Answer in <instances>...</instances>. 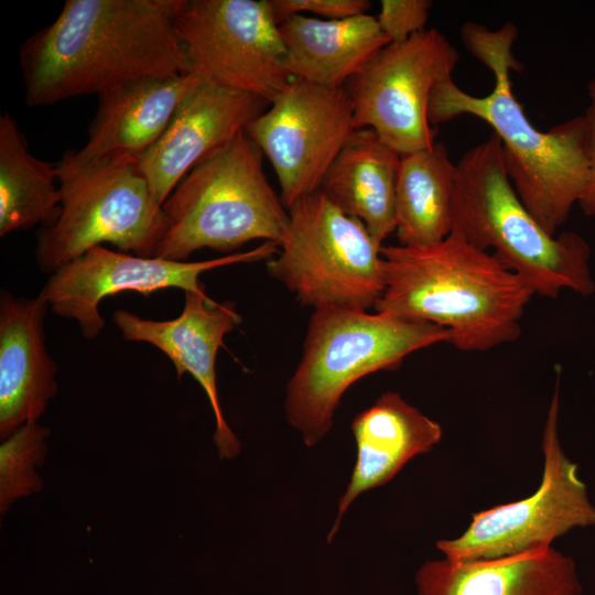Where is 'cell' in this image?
Masks as SVG:
<instances>
[{
  "mask_svg": "<svg viewBox=\"0 0 595 595\" xmlns=\"http://www.w3.org/2000/svg\"><path fill=\"white\" fill-rule=\"evenodd\" d=\"M185 0H67L20 48L25 102L101 95L147 77L190 73L176 26Z\"/></svg>",
  "mask_w": 595,
  "mask_h": 595,
  "instance_id": "6da1fadb",
  "label": "cell"
},
{
  "mask_svg": "<svg viewBox=\"0 0 595 595\" xmlns=\"http://www.w3.org/2000/svg\"><path fill=\"white\" fill-rule=\"evenodd\" d=\"M465 47L494 75V88L484 96L461 89L452 76L431 90V126L462 115L475 116L493 128L502 147L508 176L524 206L551 235L570 216L585 190L588 171V122L585 115L540 131L516 99L510 74L522 69L512 45L518 30L511 22L498 30L466 22L461 30Z\"/></svg>",
  "mask_w": 595,
  "mask_h": 595,
  "instance_id": "7a4b0ae2",
  "label": "cell"
},
{
  "mask_svg": "<svg viewBox=\"0 0 595 595\" xmlns=\"http://www.w3.org/2000/svg\"><path fill=\"white\" fill-rule=\"evenodd\" d=\"M380 256L385 290L377 313L442 326L463 351H486L520 337L534 292L458 231L431 246H382Z\"/></svg>",
  "mask_w": 595,
  "mask_h": 595,
  "instance_id": "3957f363",
  "label": "cell"
},
{
  "mask_svg": "<svg viewBox=\"0 0 595 595\" xmlns=\"http://www.w3.org/2000/svg\"><path fill=\"white\" fill-rule=\"evenodd\" d=\"M453 229L488 251L542 298L562 290L582 296L595 291L591 247L574 231L549 234L518 196L505 165L499 138L491 133L456 163Z\"/></svg>",
  "mask_w": 595,
  "mask_h": 595,
  "instance_id": "277c9868",
  "label": "cell"
},
{
  "mask_svg": "<svg viewBox=\"0 0 595 595\" xmlns=\"http://www.w3.org/2000/svg\"><path fill=\"white\" fill-rule=\"evenodd\" d=\"M450 338L447 329L424 321L357 310L314 311L301 360L286 387L288 422L309 447L317 444L354 382L394 370L408 355Z\"/></svg>",
  "mask_w": 595,
  "mask_h": 595,
  "instance_id": "5b68a950",
  "label": "cell"
},
{
  "mask_svg": "<svg viewBox=\"0 0 595 595\" xmlns=\"http://www.w3.org/2000/svg\"><path fill=\"white\" fill-rule=\"evenodd\" d=\"M261 156L242 130L196 165L162 205L165 232L154 257L186 261L203 248L230 255L257 239L279 246L289 214L266 177Z\"/></svg>",
  "mask_w": 595,
  "mask_h": 595,
  "instance_id": "8992f818",
  "label": "cell"
},
{
  "mask_svg": "<svg viewBox=\"0 0 595 595\" xmlns=\"http://www.w3.org/2000/svg\"><path fill=\"white\" fill-rule=\"evenodd\" d=\"M138 161L109 156L75 165L62 158L56 163L61 212L52 225L41 228L35 247L43 272L51 274L102 244L154 257L165 219Z\"/></svg>",
  "mask_w": 595,
  "mask_h": 595,
  "instance_id": "52a82bcc",
  "label": "cell"
},
{
  "mask_svg": "<svg viewBox=\"0 0 595 595\" xmlns=\"http://www.w3.org/2000/svg\"><path fill=\"white\" fill-rule=\"evenodd\" d=\"M269 274L303 306L367 311L385 290L380 248L364 223L320 190L293 204Z\"/></svg>",
  "mask_w": 595,
  "mask_h": 595,
  "instance_id": "ba28073f",
  "label": "cell"
},
{
  "mask_svg": "<svg viewBox=\"0 0 595 595\" xmlns=\"http://www.w3.org/2000/svg\"><path fill=\"white\" fill-rule=\"evenodd\" d=\"M559 376L543 429L539 488L526 498L474 512L462 534L436 542L444 558L489 560L541 551L574 529L595 527V505L559 439Z\"/></svg>",
  "mask_w": 595,
  "mask_h": 595,
  "instance_id": "9c48e42d",
  "label": "cell"
},
{
  "mask_svg": "<svg viewBox=\"0 0 595 595\" xmlns=\"http://www.w3.org/2000/svg\"><path fill=\"white\" fill-rule=\"evenodd\" d=\"M176 26L203 80L271 102L293 79L268 0H185Z\"/></svg>",
  "mask_w": 595,
  "mask_h": 595,
  "instance_id": "30bf717a",
  "label": "cell"
},
{
  "mask_svg": "<svg viewBox=\"0 0 595 595\" xmlns=\"http://www.w3.org/2000/svg\"><path fill=\"white\" fill-rule=\"evenodd\" d=\"M456 48L436 29L381 48L345 85L355 129H372L400 155L431 149L437 130L428 119L434 85L452 76Z\"/></svg>",
  "mask_w": 595,
  "mask_h": 595,
  "instance_id": "8fae6325",
  "label": "cell"
},
{
  "mask_svg": "<svg viewBox=\"0 0 595 595\" xmlns=\"http://www.w3.org/2000/svg\"><path fill=\"white\" fill-rule=\"evenodd\" d=\"M245 130L271 162L280 199L289 209L321 190L355 130L354 108L345 87L327 88L293 78Z\"/></svg>",
  "mask_w": 595,
  "mask_h": 595,
  "instance_id": "7c38bea8",
  "label": "cell"
},
{
  "mask_svg": "<svg viewBox=\"0 0 595 595\" xmlns=\"http://www.w3.org/2000/svg\"><path fill=\"white\" fill-rule=\"evenodd\" d=\"M279 246L264 241L256 248L203 261L141 257L96 246L50 274L40 294L56 315L75 320L82 335L95 339L105 327L99 304L125 291L144 296L165 289L205 292L199 277L209 270L269 260Z\"/></svg>",
  "mask_w": 595,
  "mask_h": 595,
  "instance_id": "4fadbf2b",
  "label": "cell"
},
{
  "mask_svg": "<svg viewBox=\"0 0 595 595\" xmlns=\"http://www.w3.org/2000/svg\"><path fill=\"white\" fill-rule=\"evenodd\" d=\"M268 105L256 95L201 78L162 136L138 161L158 204L162 206L196 165L226 147Z\"/></svg>",
  "mask_w": 595,
  "mask_h": 595,
  "instance_id": "5bb4252c",
  "label": "cell"
},
{
  "mask_svg": "<svg viewBox=\"0 0 595 595\" xmlns=\"http://www.w3.org/2000/svg\"><path fill=\"white\" fill-rule=\"evenodd\" d=\"M181 314L173 320L142 318L118 310L112 320L125 339L149 343L173 363L177 378L188 372L204 389L215 415L214 443L220 459L239 454L240 442L225 420L216 382V357L225 347L224 336L241 323L235 303H217L205 292H184Z\"/></svg>",
  "mask_w": 595,
  "mask_h": 595,
  "instance_id": "9a60e30c",
  "label": "cell"
},
{
  "mask_svg": "<svg viewBox=\"0 0 595 595\" xmlns=\"http://www.w3.org/2000/svg\"><path fill=\"white\" fill-rule=\"evenodd\" d=\"M48 305L36 298L0 294V437L37 421L57 392V367L45 345Z\"/></svg>",
  "mask_w": 595,
  "mask_h": 595,
  "instance_id": "2e32d148",
  "label": "cell"
},
{
  "mask_svg": "<svg viewBox=\"0 0 595 595\" xmlns=\"http://www.w3.org/2000/svg\"><path fill=\"white\" fill-rule=\"evenodd\" d=\"M201 78L186 73L141 78L98 96L86 144L62 156L80 165L109 156L140 159L162 136Z\"/></svg>",
  "mask_w": 595,
  "mask_h": 595,
  "instance_id": "e0dca14e",
  "label": "cell"
},
{
  "mask_svg": "<svg viewBox=\"0 0 595 595\" xmlns=\"http://www.w3.org/2000/svg\"><path fill=\"white\" fill-rule=\"evenodd\" d=\"M357 458L338 513L328 536L331 542L343 515L364 491L391 480L412 458L430 452L443 436L441 425L407 402L398 392H385L357 414L351 423Z\"/></svg>",
  "mask_w": 595,
  "mask_h": 595,
  "instance_id": "ac0fdd59",
  "label": "cell"
},
{
  "mask_svg": "<svg viewBox=\"0 0 595 595\" xmlns=\"http://www.w3.org/2000/svg\"><path fill=\"white\" fill-rule=\"evenodd\" d=\"M416 595H584L575 561L554 548L489 560H433Z\"/></svg>",
  "mask_w": 595,
  "mask_h": 595,
  "instance_id": "d6986e66",
  "label": "cell"
},
{
  "mask_svg": "<svg viewBox=\"0 0 595 595\" xmlns=\"http://www.w3.org/2000/svg\"><path fill=\"white\" fill-rule=\"evenodd\" d=\"M284 66L294 79L342 88L390 40L377 18L367 13L324 20L295 14L279 25Z\"/></svg>",
  "mask_w": 595,
  "mask_h": 595,
  "instance_id": "ffe728a7",
  "label": "cell"
},
{
  "mask_svg": "<svg viewBox=\"0 0 595 595\" xmlns=\"http://www.w3.org/2000/svg\"><path fill=\"white\" fill-rule=\"evenodd\" d=\"M400 156L372 129H355L321 186L340 212L364 223L379 246L396 232Z\"/></svg>",
  "mask_w": 595,
  "mask_h": 595,
  "instance_id": "44dd1931",
  "label": "cell"
},
{
  "mask_svg": "<svg viewBox=\"0 0 595 595\" xmlns=\"http://www.w3.org/2000/svg\"><path fill=\"white\" fill-rule=\"evenodd\" d=\"M456 181V164L442 142L400 156L396 186L399 245L431 246L451 234Z\"/></svg>",
  "mask_w": 595,
  "mask_h": 595,
  "instance_id": "7402d4cb",
  "label": "cell"
},
{
  "mask_svg": "<svg viewBox=\"0 0 595 595\" xmlns=\"http://www.w3.org/2000/svg\"><path fill=\"white\" fill-rule=\"evenodd\" d=\"M56 164L34 156L15 120L0 117V236L52 225L61 212Z\"/></svg>",
  "mask_w": 595,
  "mask_h": 595,
  "instance_id": "603a6c76",
  "label": "cell"
},
{
  "mask_svg": "<svg viewBox=\"0 0 595 595\" xmlns=\"http://www.w3.org/2000/svg\"><path fill=\"white\" fill-rule=\"evenodd\" d=\"M48 428L28 422L2 441L0 446V512L4 515L17 501L42 489L35 468L43 464L50 436Z\"/></svg>",
  "mask_w": 595,
  "mask_h": 595,
  "instance_id": "cb8c5ba5",
  "label": "cell"
},
{
  "mask_svg": "<svg viewBox=\"0 0 595 595\" xmlns=\"http://www.w3.org/2000/svg\"><path fill=\"white\" fill-rule=\"evenodd\" d=\"M429 0H381L377 21L390 43H402L425 30Z\"/></svg>",
  "mask_w": 595,
  "mask_h": 595,
  "instance_id": "d4e9b609",
  "label": "cell"
},
{
  "mask_svg": "<svg viewBox=\"0 0 595 595\" xmlns=\"http://www.w3.org/2000/svg\"><path fill=\"white\" fill-rule=\"evenodd\" d=\"M270 13L278 24L295 14L306 12L325 20H342L367 13V0H268Z\"/></svg>",
  "mask_w": 595,
  "mask_h": 595,
  "instance_id": "484cf974",
  "label": "cell"
},
{
  "mask_svg": "<svg viewBox=\"0 0 595 595\" xmlns=\"http://www.w3.org/2000/svg\"><path fill=\"white\" fill-rule=\"evenodd\" d=\"M588 106L585 117L588 122V160L589 171L585 190L577 203L582 212L595 217V79L587 84Z\"/></svg>",
  "mask_w": 595,
  "mask_h": 595,
  "instance_id": "4316f807",
  "label": "cell"
}]
</instances>
